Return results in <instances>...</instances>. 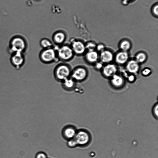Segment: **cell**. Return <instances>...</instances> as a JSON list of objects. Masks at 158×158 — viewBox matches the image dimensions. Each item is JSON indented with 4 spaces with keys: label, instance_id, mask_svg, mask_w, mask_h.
<instances>
[{
    "label": "cell",
    "instance_id": "9a60e30c",
    "mask_svg": "<svg viewBox=\"0 0 158 158\" xmlns=\"http://www.w3.org/2000/svg\"><path fill=\"white\" fill-rule=\"evenodd\" d=\"M128 58V55L125 51L118 53L116 56V61L118 64H122L125 63Z\"/></svg>",
    "mask_w": 158,
    "mask_h": 158
},
{
    "label": "cell",
    "instance_id": "7c38bea8",
    "mask_svg": "<svg viewBox=\"0 0 158 158\" xmlns=\"http://www.w3.org/2000/svg\"><path fill=\"white\" fill-rule=\"evenodd\" d=\"M83 56L85 61L89 64L96 62L98 58L97 53L94 51H87Z\"/></svg>",
    "mask_w": 158,
    "mask_h": 158
},
{
    "label": "cell",
    "instance_id": "cb8c5ba5",
    "mask_svg": "<svg viewBox=\"0 0 158 158\" xmlns=\"http://www.w3.org/2000/svg\"><path fill=\"white\" fill-rule=\"evenodd\" d=\"M67 146L71 148H75L77 147L76 142L73 138L67 141Z\"/></svg>",
    "mask_w": 158,
    "mask_h": 158
},
{
    "label": "cell",
    "instance_id": "484cf974",
    "mask_svg": "<svg viewBox=\"0 0 158 158\" xmlns=\"http://www.w3.org/2000/svg\"><path fill=\"white\" fill-rule=\"evenodd\" d=\"M136 0H122V2L123 5H127L130 3H132Z\"/></svg>",
    "mask_w": 158,
    "mask_h": 158
},
{
    "label": "cell",
    "instance_id": "5b68a950",
    "mask_svg": "<svg viewBox=\"0 0 158 158\" xmlns=\"http://www.w3.org/2000/svg\"><path fill=\"white\" fill-rule=\"evenodd\" d=\"M40 60L45 64H51L59 61L55 46L46 49H42L39 54Z\"/></svg>",
    "mask_w": 158,
    "mask_h": 158
},
{
    "label": "cell",
    "instance_id": "4316f807",
    "mask_svg": "<svg viewBox=\"0 0 158 158\" xmlns=\"http://www.w3.org/2000/svg\"><path fill=\"white\" fill-rule=\"evenodd\" d=\"M105 47L103 45L99 44L97 47V49L98 51L102 52L104 50Z\"/></svg>",
    "mask_w": 158,
    "mask_h": 158
},
{
    "label": "cell",
    "instance_id": "8fae6325",
    "mask_svg": "<svg viewBox=\"0 0 158 158\" xmlns=\"http://www.w3.org/2000/svg\"><path fill=\"white\" fill-rule=\"evenodd\" d=\"M61 83L63 89L67 92L74 91L77 85V83L71 77L66 79Z\"/></svg>",
    "mask_w": 158,
    "mask_h": 158
},
{
    "label": "cell",
    "instance_id": "d4e9b609",
    "mask_svg": "<svg viewBox=\"0 0 158 158\" xmlns=\"http://www.w3.org/2000/svg\"><path fill=\"white\" fill-rule=\"evenodd\" d=\"M35 158H48L46 154L43 152H38L36 155Z\"/></svg>",
    "mask_w": 158,
    "mask_h": 158
},
{
    "label": "cell",
    "instance_id": "7402d4cb",
    "mask_svg": "<svg viewBox=\"0 0 158 158\" xmlns=\"http://www.w3.org/2000/svg\"><path fill=\"white\" fill-rule=\"evenodd\" d=\"M146 59V55L143 53L141 52L138 54L136 57V61L138 63H142Z\"/></svg>",
    "mask_w": 158,
    "mask_h": 158
},
{
    "label": "cell",
    "instance_id": "ac0fdd59",
    "mask_svg": "<svg viewBox=\"0 0 158 158\" xmlns=\"http://www.w3.org/2000/svg\"><path fill=\"white\" fill-rule=\"evenodd\" d=\"M111 83L114 86L116 87H120L123 83V80L121 77L117 75H114L111 80Z\"/></svg>",
    "mask_w": 158,
    "mask_h": 158
},
{
    "label": "cell",
    "instance_id": "8992f818",
    "mask_svg": "<svg viewBox=\"0 0 158 158\" xmlns=\"http://www.w3.org/2000/svg\"><path fill=\"white\" fill-rule=\"evenodd\" d=\"M88 74L87 68L83 65H79L72 69L70 77L77 83H81L87 79Z\"/></svg>",
    "mask_w": 158,
    "mask_h": 158
},
{
    "label": "cell",
    "instance_id": "603a6c76",
    "mask_svg": "<svg viewBox=\"0 0 158 158\" xmlns=\"http://www.w3.org/2000/svg\"><path fill=\"white\" fill-rule=\"evenodd\" d=\"M158 104L157 102L155 103L153 106L152 109V113L153 116L156 119H158Z\"/></svg>",
    "mask_w": 158,
    "mask_h": 158
},
{
    "label": "cell",
    "instance_id": "83f0119b",
    "mask_svg": "<svg viewBox=\"0 0 158 158\" xmlns=\"http://www.w3.org/2000/svg\"><path fill=\"white\" fill-rule=\"evenodd\" d=\"M150 70L148 69H144L142 71V74L144 75H147L150 73Z\"/></svg>",
    "mask_w": 158,
    "mask_h": 158
},
{
    "label": "cell",
    "instance_id": "9c48e42d",
    "mask_svg": "<svg viewBox=\"0 0 158 158\" xmlns=\"http://www.w3.org/2000/svg\"><path fill=\"white\" fill-rule=\"evenodd\" d=\"M76 127L72 124H68L64 126L61 131L63 138L68 141L74 138L77 131Z\"/></svg>",
    "mask_w": 158,
    "mask_h": 158
},
{
    "label": "cell",
    "instance_id": "f1b7e54d",
    "mask_svg": "<svg viewBox=\"0 0 158 158\" xmlns=\"http://www.w3.org/2000/svg\"><path fill=\"white\" fill-rule=\"evenodd\" d=\"M102 66V64L100 63H97L96 65V67L98 69H100Z\"/></svg>",
    "mask_w": 158,
    "mask_h": 158
},
{
    "label": "cell",
    "instance_id": "52a82bcc",
    "mask_svg": "<svg viewBox=\"0 0 158 158\" xmlns=\"http://www.w3.org/2000/svg\"><path fill=\"white\" fill-rule=\"evenodd\" d=\"M69 44L75 56L79 57L83 56L87 51L85 43L81 39H73Z\"/></svg>",
    "mask_w": 158,
    "mask_h": 158
},
{
    "label": "cell",
    "instance_id": "4fadbf2b",
    "mask_svg": "<svg viewBox=\"0 0 158 158\" xmlns=\"http://www.w3.org/2000/svg\"><path fill=\"white\" fill-rule=\"evenodd\" d=\"M117 70L116 66L113 64H109L105 66L103 70V73L107 77L113 76Z\"/></svg>",
    "mask_w": 158,
    "mask_h": 158
},
{
    "label": "cell",
    "instance_id": "e0dca14e",
    "mask_svg": "<svg viewBox=\"0 0 158 158\" xmlns=\"http://www.w3.org/2000/svg\"><path fill=\"white\" fill-rule=\"evenodd\" d=\"M40 44L43 49L49 48L54 46L52 41L46 38L41 39L40 42Z\"/></svg>",
    "mask_w": 158,
    "mask_h": 158
},
{
    "label": "cell",
    "instance_id": "ba28073f",
    "mask_svg": "<svg viewBox=\"0 0 158 158\" xmlns=\"http://www.w3.org/2000/svg\"><path fill=\"white\" fill-rule=\"evenodd\" d=\"M10 59L12 65L16 69H19L24 64L26 57L24 53L14 52L11 53Z\"/></svg>",
    "mask_w": 158,
    "mask_h": 158
},
{
    "label": "cell",
    "instance_id": "f546056e",
    "mask_svg": "<svg viewBox=\"0 0 158 158\" xmlns=\"http://www.w3.org/2000/svg\"><path fill=\"white\" fill-rule=\"evenodd\" d=\"M134 77L133 76L131 75L129 77V80L130 81H132L134 80Z\"/></svg>",
    "mask_w": 158,
    "mask_h": 158
},
{
    "label": "cell",
    "instance_id": "5bb4252c",
    "mask_svg": "<svg viewBox=\"0 0 158 158\" xmlns=\"http://www.w3.org/2000/svg\"><path fill=\"white\" fill-rule=\"evenodd\" d=\"M113 59L112 53L108 50H104L100 55V59L101 61L104 63H108L111 61Z\"/></svg>",
    "mask_w": 158,
    "mask_h": 158
},
{
    "label": "cell",
    "instance_id": "7a4b0ae2",
    "mask_svg": "<svg viewBox=\"0 0 158 158\" xmlns=\"http://www.w3.org/2000/svg\"><path fill=\"white\" fill-rule=\"evenodd\" d=\"M28 46V43L26 39L21 36L13 37L9 44V49L11 53L19 52L24 53L27 50Z\"/></svg>",
    "mask_w": 158,
    "mask_h": 158
},
{
    "label": "cell",
    "instance_id": "30bf717a",
    "mask_svg": "<svg viewBox=\"0 0 158 158\" xmlns=\"http://www.w3.org/2000/svg\"><path fill=\"white\" fill-rule=\"evenodd\" d=\"M67 38L66 32L60 30L55 32L52 36V42L56 46H59L65 43Z\"/></svg>",
    "mask_w": 158,
    "mask_h": 158
},
{
    "label": "cell",
    "instance_id": "3957f363",
    "mask_svg": "<svg viewBox=\"0 0 158 158\" xmlns=\"http://www.w3.org/2000/svg\"><path fill=\"white\" fill-rule=\"evenodd\" d=\"M55 47L59 61L68 63L73 59L75 55L69 44L65 43Z\"/></svg>",
    "mask_w": 158,
    "mask_h": 158
},
{
    "label": "cell",
    "instance_id": "44dd1931",
    "mask_svg": "<svg viewBox=\"0 0 158 158\" xmlns=\"http://www.w3.org/2000/svg\"><path fill=\"white\" fill-rule=\"evenodd\" d=\"M151 11L152 15L156 18L158 17V4L157 2L155 3L152 6Z\"/></svg>",
    "mask_w": 158,
    "mask_h": 158
},
{
    "label": "cell",
    "instance_id": "6da1fadb",
    "mask_svg": "<svg viewBox=\"0 0 158 158\" xmlns=\"http://www.w3.org/2000/svg\"><path fill=\"white\" fill-rule=\"evenodd\" d=\"M73 68L68 63L61 62L57 64L53 71L55 79L61 82L66 79L70 77Z\"/></svg>",
    "mask_w": 158,
    "mask_h": 158
},
{
    "label": "cell",
    "instance_id": "2e32d148",
    "mask_svg": "<svg viewBox=\"0 0 158 158\" xmlns=\"http://www.w3.org/2000/svg\"><path fill=\"white\" fill-rule=\"evenodd\" d=\"M127 68L129 72L132 73H136L139 69L138 63L135 60H131L127 64Z\"/></svg>",
    "mask_w": 158,
    "mask_h": 158
},
{
    "label": "cell",
    "instance_id": "d6986e66",
    "mask_svg": "<svg viewBox=\"0 0 158 158\" xmlns=\"http://www.w3.org/2000/svg\"><path fill=\"white\" fill-rule=\"evenodd\" d=\"M85 46L87 51H94L96 47V44L91 41H89L85 43Z\"/></svg>",
    "mask_w": 158,
    "mask_h": 158
},
{
    "label": "cell",
    "instance_id": "ffe728a7",
    "mask_svg": "<svg viewBox=\"0 0 158 158\" xmlns=\"http://www.w3.org/2000/svg\"><path fill=\"white\" fill-rule=\"evenodd\" d=\"M120 48L124 51L126 52L131 47V44L129 41L127 40L123 41L120 44Z\"/></svg>",
    "mask_w": 158,
    "mask_h": 158
},
{
    "label": "cell",
    "instance_id": "277c9868",
    "mask_svg": "<svg viewBox=\"0 0 158 158\" xmlns=\"http://www.w3.org/2000/svg\"><path fill=\"white\" fill-rule=\"evenodd\" d=\"M77 146L81 148H85L89 146L92 140L91 133L88 130L81 128L77 130L74 138Z\"/></svg>",
    "mask_w": 158,
    "mask_h": 158
}]
</instances>
